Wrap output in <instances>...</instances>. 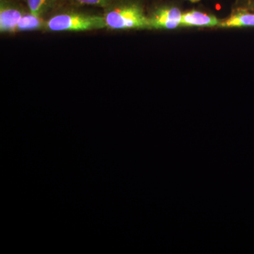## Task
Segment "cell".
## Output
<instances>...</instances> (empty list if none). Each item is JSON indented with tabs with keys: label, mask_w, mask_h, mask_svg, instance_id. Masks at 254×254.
<instances>
[{
	"label": "cell",
	"mask_w": 254,
	"mask_h": 254,
	"mask_svg": "<svg viewBox=\"0 0 254 254\" xmlns=\"http://www.w3.org/2000/svg\"><path fill=\"white\" fill-rule=\"evenodd\" d=\"M106 28L112 30L151 29L149 18L139 5L127 4L110 9L103 16Z\"/></svg>",
	"instance_id": "cell-1"
},
{
	"label": "cell",
	"mask_w": 254,
	"mask_h": 254,
	"mask_svg": "<svg viewBox=\"0 0 254 254\" xmlns=\"http://www.w3.org/2000/svg\"><path fill=\"white\" fill-rule=\"evenodd\" d=\"M45 28L53 32L88 31L106 28L104 17L96 15L64 13L53 16Z\"/></svg>",
	"instance_id": "cell-2"
},
{
	"label": "cell",
	"mask_w": 254,
	"mask_h": 254,
	"mask_svg": "<svg viewBox=\"0 0 254 254\" xmlns=\"http://www.w3.org/2000/svg\"><path fill=\"white\" fill-rule=\"evenodd\" d=\"M181 10L176 6H163L155 10L150 16L151 29L173 30L182 26Z\"/></svg>",
	"instance_id": "cell-3"
},
{
	"label": "cell",
	"mask_w": 254,
	"mask_h": 254,
	"mask_svg": "<svg viewBox=\"0 0 254 254\" xmlns=\"http://www.w3.org/2000/svg\"><path fill=\"white\" fill-rule=\"evenodd\" d=\"M24 14L22 10L8 0H1L0 4V31L1 33L16 32L18 23Z\"/></svg>",
	"instance_id": "cell-4"
},
{
	"label": "cell",
	"mask_w": 254,
	"mask_h": 254,
	"mask_svg": "<svg viewBox=\"0 0 254 254\" xmlns=\"http://www.w3.org/2000/svg\"><path fill=\"white\" fill-rule=\"evenodd\" d=\"M220 20L213 15L206 14L197 10L184 12L182 26L185 27H214L219 26Z\"/></svg>",
	"instance_id": "cell-5"
},
{
	"label": "cell",
	"mask_w": 254,
	"mask_h": 254,
	"mask_svg": "<svg viewBox=\"0 0 254 254\" xmlns=\"http://www.w3.org/2000/svg\"><path fill=\"white\" fill-rule=\"evenodd\" d=\"M219 26L222 28L254 26V14L247 11H237L227 19L220 21Z\"/></svg>",
	"instance_id": "cell-6"
},
{
	"label": "cell",
	"mask_w": 254,
	"mask_h": 254,
	"mask_svg": "<svg viewBox=\"0 0 254 254\" xmlns=\"http://www.w3.org/2000/svg\"><path fill=\"white\" fill-rule=\"evenodd\" d=\"M42 17L29 13H24L18 23L16 32L38 31L46 26Z\"/></svg>",
	"instance_id": "cell-7"
},
{
	"label": "cell",
	"mask_w": 254,
	"mask_h": 254,
	"mask_svg": "<svg viewBox=\"0 0 254 254\" xmlns=\"http://www.w3.org/2000/svg\"><path fill=\"white\" fill-rule=\"evenodd\" d=\"M55 0H26L29 12L42 17L54 4Z\"/></svg>",
	"instance_id": "cell-8"
},
{
	"label": "cell",
	"mask_w": 254,
	"mask_h": 254,
	"mask_svg": "<svg viewBox=\"0 0 254 254\" xmlns=\"http://www.w3.org/2000/svg\"><path fill=\"white\" fill-rule=\"evenodd\" d=\"M71 1L80 5H90V6L106 7L111 4L113 0H71Z\"/></svg>",
	"instance_id": "cell-9"
},
{
	"label": "cell",
	"mask_w": 254,
	"mask_h": 254,
	"mask_svg": "<svg viewBox=\"0 0 254 254\" xmlns=\"http://www.w3.org/2000/svg\"><path fill=\"white\" fill-rule=\"evenodd\" d=\"M190 1H191V2H198L200 0H190Z\"/></svg>",
	"instance_id": "cell-10"
}]
</instances>
